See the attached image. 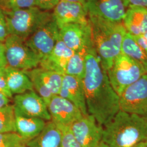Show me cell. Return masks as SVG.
Returning <instances> with one entry per match:
<instances>
[{"mask_svg": "<svg viewBox=\"0 0 147 147\" xmlns=\"http://www.w3.org/2000/svg\"><path fill=\"white\" fill-rule=\"evenodd\" d=\"M59 95L71 101L84 116L88 115L82 80L68 75H63Z\"/></svg>", "mask_w": 147, "mask_h": 147, "instance_id": "obj_15", "label": "cell"}, {"mask_svg": "<svg viewBox=\"0 0 147 147\" xmlns=\"http://www.w3.org/2000/svg\"><path fill=\"white\" fill-rule=\"evenodd\" d=\"M107 73L111 84L119 96L127 87L147 74L140 63L121 53Z\"/></svg>", "mask_w": 147, "mask_h": 147, "instance_id": "obj_5", "label": "cell"}, {"mask_svg": "<svg viewBox=\"0 0 147 147\" xmlns=\"http://www.w3.org/2000/svg\"><path fill=\"white\" fill-rule=\"evenodd\" d=\"M9 36L3 9L0 7V42H3Z\"/></svg>", "mask_w": 147, "mask_h": 147, "instance_id": "obj_30", "label": "cell"}, {"mask_svg": "<svg viewBox=\"0 0 147 147\" xmlns=\"http://www.w3.org/2000/svg\"><path fill=\"white\" fill-rule=\"evenodd\" d=\"M3 43L8 66L27 71L39 65L40 59L27 45L25 40L9 34Z\"/></svg>", "mask_w": 147, "mask_h": 147, "instance_id": "obj_6", "label": "cell"}, {"mask_svg": "<svg viewBox=\"0 0 147 147\" xmlns=\"http://www.w3.org/2000/svg\"><path fill=\"white\" fill-rule=\"evenodd\" d=\"M24 71L31 80L34 90L42 98L47 106L53 96L51 92L39 78L35 68Z\"/></svg>", "mask_w": 147, "mask_h": 147, "instance_id": "obj_25", "label": "cell"}, {"mask_svg": "<svg viewBox=\"0 0 147 147\" xmlns=\"http://www.w3.org/2000/svg\"><path fill=\"white\" fill-rule=\"evenodd\" d=\"M35 70L44 84L51 92L53 95L59 94L62 83L63 75L40 67L36 68Z\"/></svg>", "mask_w": 147, "mask_h": 147, "instance_id": "obj_23", "label": "cell"}, {"mask_svg": "<svg viewBox=\"0 0 147 147\" xmlns=\"http://www.w3.org/2000/svg\"><path fill=\"white\" fill-rule=\"evenodd\" d=\"M137 44L147 53V32L138 36H132Z\"/></svg>", "mask_w": 147, "mask_h": 147, "instance_id": "obj_32", "label": "cell"}, {"mask_svg": "<svg viewBox=\"0 0 147 147\" xmlns=\"http://www.w3.org/2000/svg\"><path fill=\"white\" fill-rule=\"evenodd\" d=\"M25 141L16 132L0 134V147H19L26 145Z\"/></svg>", "mask_w": 147, "mask_h": 147, "instance_id": "obj_26", "label": "cell"}, {"mask_svg": "<svg viewBox=\"0 0 147 147\" xmlns=\"http://www.w3.org/2000/svg\"><path fill=\"white\" fill-rule=\"evenodd\" d=\"M135 147H147V146L145 142H142L138 144Z\"/></svg>", "mask_w": 147, "mask_h": 147, "instance_id": "obj_38", "label": "cell"}, {"mask_svg": "<svg viewBox=\"0 0 147 147\" xmlns=\"http://www.w3.org/2000/svg\"><path fill=\"white\" fill-rule=\"evenodd\" d=\"M70 128L81 147H96L102 140L103 127L90 115L83 116Z\"/></svg>", "mask_w": 147, "mask_h": 147, "instance_id": "obj_11", "label": "cell"}, {"mask_svg": "<svg viewBox=\"0 0 147 147\" xmlns=\"http://www.w3.org/2000/svg\"><path fill=\"white\" fill-rule=\"evenodd\" d=\"M34 1L36 7L42 11H48L53 9L59 0H34Z\"/></svg>", "mask_w": 147, "mask_h": 147, "instance_id": "obj_29", "label": "cell"}, {"mask_svg": "<svg viewBox=\"0 0 147 147\" xmlns=\"http://www.w3.org/2000/svg\"><path fill=\"white\" fill-rule=\"evenodd\" d=\"M59 37V29L53 16L25 40V42L41 60L51 53Z\"/></svg>", "mask_w": 147, "mask_h": 147, "instance_id": "obj_8", "label": "cell"}, {"mask_svg": "<svg viewBox=\"0 0 147 147\" xmlns=\"http://www.w3.org/2000/svg\"><path fill=\"white\" fill-rule=\"evenodd\" d=\"M59 1H65L71 2H75V3H80L86 5V0H59Z\"/></svg>", "mask_w": 147, "mask_h": 147, "instance_id": "obj_36", "label": "cell"}, {"mask_svg": "<svg viewBox=\"0 0 147 147\" xmlns=\"http://www.w3.org/2000/svg\"><path fill=\"white\" fill-rule=\"evenodd\" d=\"M85 61L82 82L87 111L103 127L121 110L120 97L111 84L94 47L87 50Z\"/></svg>", "mask_w": 147, "mask_h": 147, "instance_id": "obj_1", "label": "cell"}, {"mask_svg": "<svg viewBox=\"0 0 147 147\" xmlns=\"http://www.w3.org/2000/svg\"><path fill=\"white\" fill-rule=\"evenodd\" d=\"M95 50L102 66L107 71L121 53L126 30L123 22H113L88 15Z\"/></svg>", "mask_w": 147, "mask_h": 147, "instance_id": "obj_3", "label": "cell"}, {"mask_svg": "<svg viewBox=\"0 0 147 147\" xmlns=\"http://www.w3.org/2000/svg\"><path fill=\"white\" fill-rule=\"evenodd\" d=\"M147 138V117L120 110L103 126L102 141L110 147H135Z\"/></svg>", "mask_w": 147, "mask_h": 147, "instance_id": "obj_2", "label": "cell"}, {"mask_svg": "<svg viewBox=\"0 0 147 147\" xmlns=\"http://www.w3.org/2000/svg\"><path fill=\"white\" fill-rule=\"evenodd\" d=\"M51 121L56 124L70 126L83 117L81 111L71 101L59 95H54L47 105Z\"/></svg>", "mask_w": 147, "mask_h": 147, "instance_id": "obj_12", "label": "cell"}, {"mask_svg": "<svg viewBox=\"0 0 147 147\" xmlns=\"http://www.w3.org/2000/svg\"><path fill=\"white\" fill-rule=\"evenodd\" d=\"M1 1V0H0V1Z\"/></svg>", "mask_w": 147, "mask_h": 147, "instance_id": "obj_41", "label": "cell"}, {"mask_svg": "<svg viewBox=\"0 0 147 147\" xmlns=\"http://www.w3.org/2000/svg\"><path fill=\"white\" fill-rule=\"evenodd\" d=\"M11 99L1 93H0V109L4 107L5 106L9 105Z\"/></svg>", "mask_w": 147, "mask_h": 147, "instance_id": "obj_35", "label": "cell"}, {"mask_svg": "<svg viewBox=\"0 0 147 147\" xmlns=\"http://www.w3.org/2000/svg\"><path fill=\"white\" fill-rule=\"evenodd\" d=\"M26 147L25 146H21V147Z\"/></svg>", "mask_w": 147, "mask_h": 147, "instance_id": "obj_40", "label": "cell"}, {"mask_svg": "<svg viewBox=\"0 0 147 147\" xmlns=\"http://www.w3.org/2000/svg\"><path fill=\"white\" fill-rule=\"evenodd\" d=\"M121 53L140 63L147 74V53L137 44L132 36L128 32H126L123 38Z\"/></svg>", "mask_w": 147, "mask_h": 147, "instance_id": "obj_21", "label": "cell"}, {"mask_svg": "<svg viewBox=\"0 0 147 147\" xmlns=\"http://www.w3.org/2000/svg\"><path fill=\"white\" fill-rule=\"evenodd\" d=\"M87 50L84 49L74 53L69 60L65 74L81 80L84 79L86 69L85 58Z\"/></svg>", "mask_w": 147, "mask_h": 147, "instance_id": "obj_22", "label": "cell"}, {"mask_svg": "<svg viewBox=\"0 0 147 147\" xmlns=\"http://www.w3.org/2000/svg\"></svg>", "mask_w": 147, "mask_h": 147, "instance_id": "obj_42", "label": "cell"}, {"mask_svg": "<svg viewBox=\"0 0 147 147\" xmlns=\"http://www.w3.org/2000/svg\"><path fill=\"white\" fill-rule=\"evenodd\" d=\"M13 102L16 115L41 118L47 121H51L47 105L34 90L15 95Z\"/></svg>", "mask_w": 147, "mask_h": 147, "instance_id": "obj_9", "label": "cell"}, {"mask_svg": "<svg viewBox=\"0 0 147 147\" xmlns=\"http://www.w3.org/2000/svg\"><path fill=\"white\" fill-rule=\"evenodd\" d=\"M0 7L3 10L27 9L36 7L34 0H1Z\"/></svg>", "mask_w": 147, "mask_h": 147, "instance_id": "obj_27", "label": "cell"}, {"mask_svg": "<svg viewBox=\"0 0 147 147\" xmlns=\"http://www.w3.org/2000/svg\"><path fill=\"white\" fill-rule=\"evenodd\" d=\"M59 37L75 52L94 47L89 20L86 23H73L61 27Z\"/></svg>", "mask_w": 147, "mask_h": 147, "instance_id": "obj_10", "label": "cell"}, {"mask_svg": "<svg viewBox=\"0 0 147 147\" xmlns=\"http://www.w3.org/2000/svg\"><path fill=\"white\" fill-rule=\"evenodd\" d=\"M4 71L7 86L13 95L34 90L31 81L24 71L7 65Z\"/></svg>", "mask_w": 147, "mask_h": 147, "instance_id": "obj_19", "label": "cell"}, {"mask_svg": "<svg viewBox=\"0 0 147 147\" xmlns=\"http://www.w3.org/2000/svg\"><path fill=\"white\" fill-rule=\"evenodd\" d=\"M96 147H110L107 144H106L105 142H103L102 140L100 141V143L98 144V145Z\"/></svg>", "mask_w": 147, "mask_h": 147, "instance_id": "obj_37", "label": "cell"}, {"mask_svg": "<svg viewBox=\"0 0 147 147\" xmlns=\"http://www.w3.org/2000/svg\"><path fill=\"white\" fill-rule=\"evenodd\" d=\"M62 132V138L60 147H81L74 136L70 126L58 125Z\"/></svg>", "mask_w": 147, "mask_h": 147, "instance_id": "obj_28", "label": "cell"}, {"mask_svg": "<svg viewBox=\"0 0 147 147\" xmlns=\"http://www.w3.org/2000/svg\"><path fill=\"white\" fill-rule=\"evenodd\" d=\"M74 53L59 37L51 53L47 57L40 60L39 66L42 68L64 75L69 60Z\"/></svg>", "mask_w": 147, "mask_h": 147, "instance_id": "obj_16", "label": "cell"}, {"mask_svg": "<svg viewBox=\"0 0 147 147\" xmlns=\"http://www.w3.org/2000/svg\"><path fill=\"white\" fill-rule=\"evenodd\" d=\"M16 132V114L13 105L0 109V134Z\"/></svg>", "mask_w": 147, "mask_h": 147, "instance_id": "obj_24", "label": "cell"}, {"mask_svg": "<svg viewBox=\"0 0 147 147\" xmlns=\"http://www.w3.org/2000/svg\"><path fill=\"white\" fill-rule=\"evenodd\" d=\"M88 15L122 22L127 8L124 0H86Z\"/></svg>", "mask_w": 147, "mask_h": 147, "instance_id": "obj_13", "label": "cell"}, {"mask_svg": "<svg viewBox=\"0 0 147 147\" xmlns=\"http://www.w3.org/2000/svg\"><path fill=\"white\" fill-rule=\"evenodd\" d=\"M47 122L41 118L16 115V132L27 142L42 131Z\"/></svg>", "mask_w": 147, "mask_h": 147, "instance_id": "obj_20", "label": "cell"}, {"mask_svg": "<svg viewBox=\"0 0 147 147\" xmlns=\"http://www.w3.org/2000/svg\"><path fill=\"white\" fill-rule=\"evenodd\" d=\"M53 16L59 29L70 24L88 22V14L86 5L65 1H59L53 8Z\"/></svg>", "mask_w": 147, "mask_h": 147, "instance_id": "obj_14", "label": "cell"}, {"mask_svg": "<svg viewBox=\"0 0 147 147\" xmlns=\"http://www.w3.org/2000/svg\"><path fill=\"white\" fill-rule=\"evenodd\" d=\"M119 97L121 110L147 117V74L127 87Z\"/></svg>", "mask_w": 147, "mask_h": 147, "instance_id": "obj_7", "label": "cell"}, {"mask_svg": "<svg viewBox=\"0 0 147 147\" xmlns=\"http://www.w3.org/2000/svg\"><path fill=\"white\" fill-rule=\"evenodd\" d=\"M62 132L53 121L47 122L42 131L26 142V147H60Z\"/></svg>", "mask_w": 147, "mask_h": 147, "instance_id": "obj_18", "label": "cell"}, {"mask_svg": "<svg viewBox=\"0 0 147 147\" xmlns=\"http://www.w3.org/2000/svg\"><path fill=\"white\" fill-rule=\"evenodd\" d=\"M3 11L9 35H15L24 40L53 18V13L37 7Z\"/></svg>", "mask_w": 147, "mask_h": 147, "instance_id": "obj_4", "label": "cell"}, {"mask_svg": "<svg viewBox=\"0 0 147 147\" xmlns=\"http://www.w3.org/2000/svg\"><path fill=\"white\" fill-rule=\"evenodd\" d=\"M127 7L129 6H140L147 8V0H124Z\"/></svg>", "mask_w": 147, "mask_h": 147, "instance_id": "obj_34", "label": "cell"}, {"mask_svg": "<svg viewBox=\"0 0 147 147\" xmlns=\"http://www.w3.org/2000/svg\"><path fill=\"white\" fill-rule=\"evenodd\" d=\"M126 32L132 36H138L147 32V8L129 6L123 20Z\"/></svg>", "mask_w": 147, "mask_h": 147, "instance_id": "obj_17", "label": "cell"}, {"mask_svg": "<svg viewBox=\"0 0 147 147\" xmlns=\"http://www.w3.org/2000/svg\"><path fill=\"white\" fill-rule=\"evenodd\" d=\"M7 66L5 55V47L3 42H0V69Z\"/></svg>", "mask_w": 147, "mask_h": 147, "instance_id": "obj_33", "label": "cell"}, {"mask_svg": "<svg viewBox=\"0 0 147 147\" xmlns=\"http://www.w3.org/2000/svg\"><path fill=\"white\" fill-rule=\"evenodd\" d=\"M144 142H145V143H146V144H147V139H146V141H144Z\"/></svg>", "mask_w": 147, "mask_h": 147, "instance_id": "obj_39", "label": "cell"}, {"mask_svg": "<svg viewBox=\"0 0 147 147\" xmlns=\"http://www.w3.org/2000/svg\"><path fill=\"white\" fill-rule=\"evenodd\" d=\"M4 68L0 69V93L5 95L7 97L11 99L13 98V95L11 93L7 86Z\"/></svg>", "mask_w": 147, "mask_h": 147, "instance_id": "obj_31", "label": "cell"}]
</instances>
